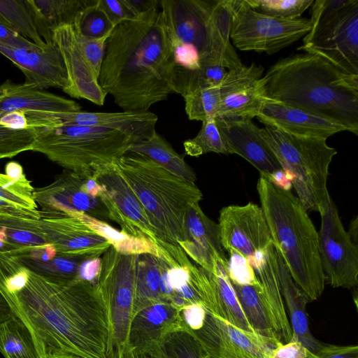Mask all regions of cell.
Returning <instances> with one entry per match:
<instances>
[{
	"label": "cell",
	"instance_id": "obj_1",
	"mask_svg": "<svg viewBox=\"0 0 358 358\" xmlns=\"http://www.w3.org/2000/svg\"><path fill=\"white\" fill-rule=\"evenodd\" d=\"M10 303L30 329L42 358L59 354L107 358L108 312L96 284L79 278L50 279L29 271Z\"/></svg>",
	"mask_w": 358,
	"mask_h": 358
},
{
	"label": "cell",
	"instance_id": "obj_2",
	"mask_svg": "<svg viewBox=\"0 0 358 358\" xmlns=\"http://www.w3.org/2000/svg\"><path fill=\"white\" fill-rule=\"evenodd\" d=\"M176 64L159 8L115 27L106 39L99 78L123 110L148 111L174 93Z\"/></svg>",
	"mask_w": 358,
	"mask_h": 358
},
{
	"label": "cell",
	"instance_id": "obj_3",
	"mask_svg": "<svg viewBox=\"0 0 358 358\" xmlns=\"http://www.w3.org/2000/svg\"><path fill=\"white\" fill-rule=\"evenodd\" d=\"M261 83L264 99L327 117L358 134V75L306 52L278 61Z\"/></svg>",
	"mask_w": 358,
	"mask_h": 358
},
{
	"label": "cell",
	"instance_id": "obj_4",
	"mask_svg": "<svg viewBox=\"0 0 358 358\" xmlns=\"http://www.w3.org/2000/svg\"><path fill=\"white\" fill-rule=\"evenodd\" d=\"M273 244L294 281L310 301L318 299L325 278L319 254L318 232L299 199L260 176L257 185Z\"/></svg>",
	"mask_w": 358,
	"mask_h": 358
},
{
	"label": "cell",
	"instance_id": "obj_5",
	"mask_svg": "<svg viewBox=\"0 0 358 358\" xmlns=\"http://www.w3.org/2000/svg\"><path fill=\"white\" fill-rule=\"evenodd\" d=\"M114 164L143 206L157 237L173 245L183 241L185 216L203 197L195 183L139 152H128Z\"/></svg>",
	"mask_w": 358,
	"mask_h": 358
},
{
	"label": "cell",
	"instance_id": "obj_6",
	"mask_svg": "<svg viewBox=\"0 0 358 358\" xmlns=\"http://www.w3.org/2000/svg\"><path fill=\"white\" fill-rule=\"evenodd\" d=\"M31 129L35 133L31 151L42 153L64 170L90 176L156 131L155 127L117 129L69 124Z\"/></svg>",
	"mask_w": 358,
	"mask_h": 358
},
{
	"label": "cell",
	"instance_id": "obj_7",
	"mask_svg": "<svg viewBox=\"0 0 358 358\" xmlns=\"http://www.w3.org/2000/svg\"><path fill=\"white\" fill-rule=\"evenodd\" d=\"M260 134L288 175L305 210L318 212L329 194L327 182L336 149L325 138L293 136L266 125Z\"/></svg>",
	"mask_w": 358,
	"mask_h": 358
},
{
	"label": "cell",
	"instance_id": "obj_8",
	"mask_svg": "<svg viewBox=\"0 0 358 358\" xmlns=\"http://www.w3.org/2000/svg\"><path fill=\"white\" fill-rule=\"evenodd\" d=\"M136 255L112 246L103 254L96 281L106 306L109 334L107 358H122L127 348L135 297Z\"/></svg>",
	"mask_w": 358,
	"mask_h": 358
},
{
	"label": "cell",
	"instance_id": "obj_9",
	"mask_svg": "<svg viewBox=\"0 0 358 358\" xmlns=\"http://www.w3.org/2000/svg\"><path fill=\"white\" fill-rule=\"evenodd\" d=\"M108 36L87 37L76 24L62 25L52 31V41L67 72L68 83L62 89L66 94L99 106L104 104L107 94L99 85V78Z\"/></svg>",
	"mask_w": 358,
	"mask_h": 358
},
{
	"label": "cell",
	"instance_id": "obj_10",
	"mask_svg": "<svg viewBox=\"0 0 358 358\" xmlns=\"http://www.w3.org/2000/svg\"><path fill=\"white\" fill-rule=\"evenodd\" d=\"M230 40L243 51L272 55L304 37L311 29L310 19L285 20L262 14L245 0H229Z\"/></svg>",
	"mask_w": 358,
	"mask_h": 358
},
{
	"label": "cell",
	"instance_id": "obj_11",
	"mask_svg": "<svg viewBox=\"0 0 358 358\" xmlns=\"http://www.w3.org/2000/svg\"><path fill=\"white\" fill-rule=\"evenodd\" d=\"M299 50L317 55L344 71L358 75V0L311 23Z\"/></svg>",
	"mask_w": 358,
	"mask_h": 358
},
{
	"label": "cell",
	"instance_id": "obj_12",
	"mask_svg": "<svg viewBox=\"0 0 358 358\" xmlns=\"http://www.w3.org/2000/svg\"><path fill=\"white\" fill-rule=\"evenodd\" d=\"M319 254L325 281L333 287L351 289L358 285V249L345 231L329 194L319 211Z\"/></svg>",
	"mask_w": 358,
	"mask_h": 358
},
{
	"label": "cell",
	"instance_id": "obj_13",
	"mask_svg": "<svg viewBox=\"0 0 358 358\" xmlns=\"http://www.w3.org/2000/svg\"><path fill=\"white\" fill-rule=\"evenodd\" d=\"M217 226L222 248L229 255L243 257L255 271L257 270L273 243L261 206L249 202L224 207Z\"/></svg>",
	"mask_w": 358,
	"mask_h": 358
},
{
	"label": "cell",
	"instance_id": "obj_14",
	"mask_svg": "<svg viewBox=\"0 0 358 358\" xmlns=\"http://www.w3.org/2000/svg\"><path fill=\"white\" fill-rule=\"evenodd\" d=\"M215 122L228 154L242 157L259 171L260 176L290 191L291 180L262 139L260 129L252 119L220 116L215 118Z\"/></svg>",
	"mask_w": 358,
	"mask_h": 358
},
{
	"label": "cell",
	"instance_id": "obj_15",
	"mask_svg": "<svg viewBox=\"0 0 358 358\" xmlns=\"http://www.w3.org/2000/svg\"><path fill=\"white\" fill-rule=\"evenodd\" d=\"M92 176L104 187L100 197L110 220L129 234L156 241L157 237L143 206L114 162L101 166Z\"/></svg>",
	"mask_w": 358,
	"mask_h": 358
},
{
	"label": "cell",
	"instance_id": "obj_16",
	"mask_svg": "<svg viewBox=\"0 0 358 358\" xmlns=\"http://www.w3.org/2000/svg\"><path fill=\"white\" fill-rule=\"evenodd\" d=\"M191 332L209 358H263L266 350L281 343L239 329L208 310L201 327Z\"/></svg>",
	"mask_w": 358,
	"mask_h": 358
},
{
	"label": "cell",
	"instance_id": "obj_17",
	"mask_svg": "<svg viewBox=\"0 0 358 358\" xmlns=\"http://www.w3.org/2000/svg\"><path fill=\"white\" fill-rule=\"evenodd\" d=\"M214 0H160L171 45L196 50L201 64L209 57L208 25Z\"/></svg>",
	"mask_w": 358,
	"mask_h": 358
},
{
	"label": "cell",
	"instance_id": "obj_18",
	"mask_svg": "<svg viewBox=\"0 0 358 358\" xmlns=\"http://www.w3.org/2000/svg\"><path fill=\"white\" fill-rule=\"evenodd\" d=\"M39 222L48 243L59 255L89 259L100 257L110 244L73 215L40 210Z\"/></svg>",
	"mask_w": 358,
	"mask_h": 358
},
{
	"label": "cell",
	"instance_id": "obj_19",
	"mask_svg": "<svg viewBox=\"0 0 358 358\" xmlns=\"http://www.w3.org/2000/svg\"><path fill=\"white\" fill-rule=\"evenodd\" d=\"M34 199L41 211L80 212L106 222L111 221L101 198L82 190L81 175L67 170L57 176L52 183L35 188Z\"/></svg>",
	"mask_w": 358,
	"mask_h": 358
},
{
	"label": "cell",
	"instance_id": "obj_20",
	"mask_svg": "<svg viewBox=\"0 0 358 358\" xmlns=\"http://www.w3.org/2000/svg\"><path fill=\"white\" fill-rule=\"evenodd\" d=\"M0 53L21 70L25 77L24 84L27 86L40 90L49 87L62 90L68 83L63 58L54 42L32 48L0 44Z\"/></svg>",
	"mask_w": 358,
	"mask_h": 358
},
{
	"label": "cell",
	"instance_id": "obj_21",
	"mask_svg": "<svg viewBox=\"0 0 358 358\" xmlns=\"http://www.w3.org/2000/svg\"><path fill=\"white\" fill-rule=\"evenodd\" d=\"M264 68L252 63L228 70L220 85L217 117H256L264 102L261 78Z\"/></svg>",
	"mask_w": 358,
	"mask_h": 358
},
{
	"label": "cell",
	"instance_id": "obj_22",
	"mask_svg": "<svg viewBox=\"0 0 358 358\" xmlns=\"http://www.w3.org/2000/svg\"><path fill=\"white\" fill-rule=\"evenodd\" d=\"M256 117L266 126L296 136L327 139L348 131L343 124L327 117L265 99Z\"/></svg>",
	"mask_w": 358,
	"mask_h": 358
},
{
	"label": "cell",
	"instance_id": "obj_23",
	"mask_svg": "<svg viewBox=\"0 0 358 358\" xmlns=\"http://www.w3.org/2000/svg\"><path fill=\"white\" fill-rule=\"evenodd\" d=\"M182 327L180 310L171 303L161 301L150 305L134 314L126 350L148 353L165 336Z\"/></svg>",
	"mask_w": 358,
	"mask_h": 358
},
{
	"label": "cell",
	"instance_id": "obj_24",
	"mask_svg": "<svg viewBox=\"0 0 358 358\" xmlns=\"http://www.w3.org/2000/svg\"><path fill=\"white\" fill-rule=\"evenodd\" d=\"M185 236L178 245L200 267L214 273L218 263L228 266L217 224L203 213L199 203L193 205L185 216Z\"/></svg>",
	"mask_w": 358,
	"mask_h": 358
},
{
	"label": "cell",
	"instance_id": "obj_25",
	"mask_svg": "<svg viewBox=\"0 0 358 358\" xmlns=\"http://www.w3.org/2000/svg\"><path fill=\"white\" fill-rule=\"evenodd\" d=\"M274 265L279 280L281 294L287 309L292 328L291 339L298 340L311 353L315 352L322 343L311 334L306 305L310 299L294 281L286 264L277 250L273 251Z\"/></svg>",
	"mask_w": 358,
	"mask_h": 358
},
{
	"label": "cell",
	"instance_id": "obj_26",
	"mask_svg": "<svg viewBox=\"0 0 358 358\" xmlns=\"http://www.w3.org/2000/svg\"><path fill=\"white\" fill-rule=\"evenodd\" d=\"M72 113L81 110L77 102L8 80L0 85V117L8 112Z\"/></svg>",
	"mask_w": 358,
	"mask_h": 358
},
{
	"label": "cell",
	"instance_id": "obj_27",
	"mask_svg": "<svg viewBox=\"0 0 358 358\" xmlns=\"http://www.w3.org/2000/svg\"><path fill=\"white\" fill-rule=\"evenodd\" d=\"M273 248L272 243L265 261L255 272L261 284L262 296L275 338L284 344L290 341L292 331L274 265Z\"/></svg>",
	"mask_w": 358,
	"mask_h": 358
},
{
	"label": "cell",
	"instance_id": "obj_28",
	"mask_svg": "<svg viewBox=\"0 0 358 358\" xmlns=\"http://www.w3.org/2000/svg\"><path fill=\"white\" fill-rule=\"evenodd\" d=\"M49 244L39 220L0 212V251L13 258Z\"/></svg>",
	"mask_w": 358,
	"mask_h": 358
},
{
	"label": "cell",
	"instance_id": "obj_29",
	"mask_svg": "<svg viewBox=\"0 0 358 358\" xmlns=\"http://www.w3.org/2000/svg\"><path fill=\"white\" fill-rule=\"evenodd\" d=\"M231 13L229 0H214L209 25V57L205 63L220 65L227 70L243 64L230 42Z\"/></svg>",
	"mask_w": 358,
	"mask_h": 358
},
{
	"label": "cell",
	"instance_id": "obj_30",
	"mask_svg": "<svg viewBox=\"0 0 358 358\" xmlns=\"http://www.w3.org/2000/svg\"><path fill=\"white\" fill-rule=\"evenodd\" d=\"M62 124L96 126L117 129H130L143 127H155L158 117L148 111H126L117 113H100L78 111L72 113H55Z\"/></svg>",
	"mask_w": 358,
	"mask_h": 358
},
{
	"label": "cell",
	"instance_id": "obj_31",
	"mask_svg": "<svg viewBox=\"0 0 358 358\" xmlns=\"http://www.w3.org/2000/svg\"><path fill=\"white\" fill-rule=\"evenodd\" d=\"M96 0H30L36 13L39 32L46 43H52V31L74 24L83 11Z\"/></svg>",
	"mask_w": 358,
	"mask_h": 358
},
{
	"label": "cell",
	"instance_id": "obj_32",
	"mask_svg": "<svg viewBox=\"0 0 358 358\" xmlns=\"http://www.w3.org/2000/svg\"><path fill=\"white\" fill-rule=\"evenodd\" d=\"M228 266L218 263L214 273L208 272L215 301V315L245 331L255 332L248 322L227 274Z\"/></svg>",
	"mask_w": 358,
	"mask_h": 358
},
{
	"label": "cell",
	"instance_id": "obj_33",
	"mask_svg": "<svg viewBox=\"0 0 358 358\" xmlns=\"http://www.w3.org/2000/svg\"><path fill=\"white\" fill-rule=\"evenodd\" d=\"M34 187L26 176L13 178L0 173V211L13 215L41 217Z\"/></svg>",
	"mask_w": 358,
	"mask_h": 358
},
{
	"label": "cell",
	"instance_id": "obj_34",
	"mask_svg": "<svg viewBox=\"0 0 358 358\" xmlns=\"http://www.w3.org/2000/svg\"><path fill=\"white\" fill-rule=\"evenodd\" d=\"M103 237L117 252L124 255L150 254L158 257V249L155 243L147 238H139L122 231H118L108 222L99 220L80 212H69Z\"/></svg>",
	"mask_w": 358,
	"mask_h": 358
},
{
	"label": "cell",
	"instance_id": "obj_35",
	"mask_svg": "<svg viewBox=\"0 0 358 358\" xmlns=\"http://www.w3.org/2000/svg\"><path fill=\"white\" fill-rule=\"evenodd\" d=\"M160 259L150 254L136 255L135 297L133 315L139 310L163 301L160 289Z\"/></svg>",
	"mask_w": 358,
	"mask_h": 358
},
{
	"label": "cell",
	"instance_id": "obj_36",
	"mask_svg": "<svg viewBox=\"0 0 358 358\" xmlns=\"http://www.w3.org/2000/svg\"><path fill=\"white\" fill-rule=\"evenodd\" d=\"M128 152H139L148 157L174 174L194 182V170L185 162L159 134L155 131L150 136L135 143Z\"/></svg>",
	"mask_w": 358,
	"mask_h": 358
},
{
	"label": "cell",
	"instance_id": "obj_37",
	"mask_svg": "<svg viewBox=\"0 0 358 358\" xmlns=\"http://www.w3.org/2000/svg\"><path fill=\"white\" fill-rule=\"evenodd\" d=\"M0 352L5 358H42L30 329L16 315L0 324Z\"/></svg>",
	"mask_w": 358,
	"mask_h": 358
},
{
	"label": "cell",
	"instance_id": "obj_38",
	"mask_svg": "<svg viewBox=\"0 0 358 358\" xmlns=\"http://www.w3.org/2000/svg\"><path fill=\"white\" fill-rule=\"evenodd\" d=\"M232 286L253 331L262 336L277 339L263 301L260 282L254 285L232 284Z\"/></svg>",
	"mask_w": 358,
	"mask_h": 358
},
{
	"label": "cell",
	"instance_id": "obj_39",
	"mask_svg": "<svg viewBox=\"0 0 358 358\" xmlns=\"http://www.w3.org/2000/svg\"><path fill=\"white\" fill-rule=\"evenodd\" d=\"M0 15L22 36L41 47L46 44L30 0H0Z\"/></svg>",
	"mask_w": 358,
	"mask_h": 358
},
{
	"label": "cell",
	"instance_id": "obj_40",
	"mask_svg": "<svg viewBox=\"0 0 358 358\" xmlns=\"http://www.w3.org/2000/svg\"><path fill=\"white\" fill-rule=\"evenodd\" d=\"M227 71L220 65L209 63L202 64L199 69L192 71L176 69L174 93L182 96L199 88L220 86Z\"/></svg>",
	"mask_w": 358,
	"mask_h": 358
},
{
	"label": "cell",
	"instance_id": "obj_41",
	"mask_svg": "<svg viewBox=\"0 0 358 358\" xmlns=\"http://www.w3.org/2000/svg\"><path fill=\"white\" fill-rule=\"evenodd\" d=\"M16 259L30 271L46 278L73 280L78 278L82 262L86 259L57 254L46 262H37L24 257Z\"/></svg>",
	"mask_w": 358,
	"mask_h": 358
},
{
	"label": "cell",
	"instance_id": "obj_42",
	"mask_svg": "<svg viewBox=\"0 0 358 358\" xmlns=\"http://www.w3.org/2000/svg\"><path fill=\"white\" fill-rule=\"evenodd\" d=\"M185 110L190 120L205 122L215 119L220 112V86L202 87L182 96Z\"/></svg>",
	"mask_w": 358,
	"mask_h": 358
},
{
	"label": "cell",
	"instance_id": "obj_43",
	"mask_svg": "<svg viewBox=\"0 0 358 358\" xmlns=\"http://www.w3.org/2000/svg\"><path fill=\"white\" fill-rule=\"evenodd\" d=\"M156 348L164 358H209L195 336L184 327L168 334Z\"/></svg>",
	"mask_w": 358,
	"mask_h": 358
},
{
	"label": "cell",
	"instance_id": "obj_44",
	"mask_svg": "<svg viewBox=\"0 0 358 358\" xmlns=\"http://www.w3.org/2000/svg\"><path fill=\"white\" fill-rule=\"evenodd\" d=\"M183 145L185 154L192 157L208 152L228 154L215 119L203 122L196 136L186 140Z\"/></svg>",
	"mask_w": 358,
	"mask_h": 358
},
{
	"label": "cell",
	"instance_id": "obj_45",
	"mask_svg": "<svg viewBox=\"0 0 358 358\" xmlns=\"http://www.w3.org/2000/svg\"><path fill=\"white\" fill-rule=\"evenodd\" d=\"M252 9L268 16L292 20L299 18L313 0H245Z\"/></svg>",
	"mask_w": 358,
	"mask_h": 358
},
{
	"label": "cell",
	"instance_id": "obj_46",
	"mask_svg": "<svg viewBox=\"0 0 358 358\" xmlns=\"http://www.w3.org/2000/svg\"><path fill=\"white\" fill-rule=\"evenodd\" d=\"M82 34L101 38L110 36L115 28L98 6V0L87 7L74 23Z\"/></svg>",
	"mask_w": 358,
	"mask_h": 358
},
{
	"label": "cell",
	"instance_id": "obj_47",
	"mask_svg": "<svg viewBox=\"0 0 358 358\" xmlns=\"http://www.w3.org/2000/svg\"><path fill=\"white\" fill-rule=\"evenodd\" d=\"M35 133L31 128L15 130L0 125V158L13 157L32 150Z\"/></svg>",
	"mask_w": 358,
	"mask_h": 358
},
{
	"label": "cell",
	"instance_id": "obj_48",
	"mask_svg": "<svg viewBox=\"0 0 358 358\" xmlns=\"http://www.w3.org/2000/svg\"><path fill=\"white\" fill-rule=\"evenodd\" d=\"M22 266L16 259L0 251V324L15 315L10 303L12 293L7 284L10 277Z\"/></svg>",
	"mask_w": 358,
	"mask_h": 358
},
{
	"label": "cell",
	"instance_id": "obj_49",
	"mask_svg": "<svg viewBox=\"0 0 358 358\" xmlns=\"http://www.w3.org/2000/svg\"><path fill=\"white\" fill-rule=\"evenodd\" d=\"M229 255L227 274L232 284L254 285L259 282L254 269L246 259L236 255Z\"/></svg>",
	"mask_w": 358,
	"mask_h": 358
},
{
	"label": "cell",
	"instance_id": "obj_50",
	"mask_svg": "<svg viewBox=\"0 0 358 358\" xmlns=\"http://www.w3.org/2000/svg\"><path fill=\"white\" fill-rule=\"evenodd\" d=\"M98 6L115 27L136 17L124 0H98Z\"/></svg>",
	"mask_w": 358,
	"mask_h": 358
},
{
	"label": "cell",
	"instance_id": "obj_51",
	"mask_svg": "<svg viewBox=\"0 0 358 358\" xmlns=\"http://www.w3.org/2000/svg\"><path fill=\"white\" fill-rule=\"evenodd\" d=\"M310 352L300 341L291 339L266 350L263 358H307Z\"/></svg>",
	"mask_w": 358,
	"mask_h": 358
},
{
	"label": "cell",
	"instance_id": "obj_52",
	"mask_svg": "<svg viewBox=\"0 0 358 358\" xmlns=\"http://www.w3.org/2000/svg\"><path fill=\"white\" fill-rule=\"evenodd\" d=\"M307 358H358V346L322 343L315 352H310Z\"/></svg>",
	"mask_w": 358,
	"mask_h": 358
},
{
	"label": "cell",
	"instance_id": "obj_53",
	"mask_svg": "<svg viewBox=\"0 0 358 358\" xmlns=\"http://www.w3.org/2000/svg\"><path fill=\"white\" fill-rule=\"evenodd\" d=\"M206 309L201 304H189L180 310L183 327L190 331H196L201 327L204 322Z\"/></svg>",
	"mask_w": 358,
	"mask_h": 358
},
{
	"label": "cell",
	"instance_id": "obj_54",
	"mask_svg": "<svg viewBox=\"0 0 358 358\" xmlns=\"http://www.w3.org/2000/svg\"><path fill=\"white\" fill-rule=\"evenodd\" d=\"M0 44L17 48H32L36 45L17 33L1 15Z\"/></svg>",
	"mask_w": 358,
	"mask_h": 358
},
{
	"label": "cell",
	"instance_id": "obj_55",
	"mask_svg": "<svg viewBox=\"0 0 358 358\" xmlns=\"http://www.w3.org/2000/svg\"><path fill=\"white\" fill-rule=\"evenodd\" d=\"M0 125L15 130L29 128L26 112L17 110L4 113L0 117Z\"/></svg>",
	"mask_w": 358,
	"mask_h": 358
},
{
	"label": "cell",
	"instance_id": "obj_56",
	"mask_svg": "<svg viewBox=\"0 0 358 358\" xmlns=\"http://www.w3.org/2000/svg\"><path fill=\"white\" fill-rule=\"evenodd\" d=\"M101 257L83 261L80 267L78 278L93 284H96L101 268Z\"/></svg>",
	"mask_w": 358,
	"mask_h": 358
},
{
	"label": "cell",
	"instance_id": "obj_57",
	"mask_svg": "<svg viewBox=\"0 0 358 358\" xmlns=\"http://www.w3.org/2000/svg\"><path fill=\"white\" fill-rule=\"evenodd\" d=\"M135 16L154 8H159L160 0H124Z\"/></svg>",
	"mask_w": 358,
	"mask_h": 358
},
{
	"label": "cell",
	"instance_id": "obj_58",
	"mask_svg": "<svg viewBox=\"0 0 358 358\" xmlns=\"http://www.w3.org/2000/svg\"><path fill=\"white\" fill-rule=\"evenodd\" d=\"M5 173L13 178H20L26 176L22 166L15 161L9 162L6 164Z\"/></svg>",
	"mask_w": 358,
	"mask_h": 358
},
{
	"label": "cell",
	"instance_id": "obj_59",
	"mask_svg": "<svg viewBox=\"0 0 358 358\" xmlns=\"http://www.w3.org/2000/svg\"><path fill=\"white\" fill-rule=\"evenodd\" d=\"M357 227H358L357 217H355L351 221L348 234H349L352 241L356 245H357V234H358Z\"/></svg>",
	"mask_w": 358,
	"mask_h": 358
},
{
	"label": "cell",
	"instance_id": "obj_60",
	"mask_svg": "<svg viewBox=\"0 0 358 358\" xmlns=\"http://www.w3.org/2000/svg\"><path fill=\"white\" fill-rule=\"evenodd\" d=\"M122 358H155L149 354L139 352L132 350H127Z\"/></svg>",
	"mask_w": 358,
	"mask_h": 358
},
{
	"label": "cell",
	"instance_id": "obj_61",
	"mask_svg": "<svg viewBox=\"0 0 358 358\" xmlns=\"http://www.w3.org/2000/svg\"><path fill=\"white\" fill-rule=\"evenodd\" d=\"M47 358H85L83 357H79L73 355L69 354H59V355H53L48 357Z\"/></svg>",
	"mask_w": 358,
	"mask_h": 358
},
{
	"label": "cell",
	"instance_id": "obj_62",
	"mask_svg": "<svg viewBox=\"0 0 358 358\" xmlns=\"http://www.w3.org/2000/svg\"><path fill=\"white\" fill-rule=\"evenodd\" d=\"M148 354H149L150 355L152 356L155 358H164L157 348H154Z\"/></svg>",
	"mask_w": 358,
	"mask_h": 358
},
{
	"label": "cell",
	"instance_id": "obj_63",
	"mask_svg": "<svg viewBox=\"0 0 358 358\" xmlns=\"http://www.w3.org/2000/svg\"><path fill=\"white\" fill-rule=\"evenodd\" d=\"M1 212V211H0Z\"/></svg>",
	"mask_w": 358,
	"mask_h": 358
}]
</instances>
